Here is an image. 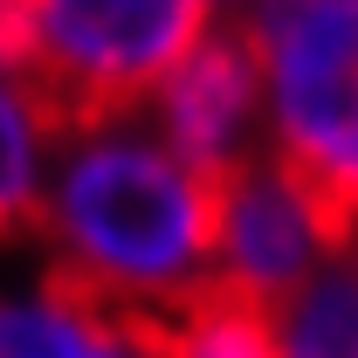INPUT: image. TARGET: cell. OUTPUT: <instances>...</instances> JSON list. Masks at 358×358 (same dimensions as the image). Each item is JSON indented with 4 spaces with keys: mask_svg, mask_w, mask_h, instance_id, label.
<instances>
[{
    "mask_svg": "<svg viewBox=\"0 0 358 358\" xmlns=\"http://www.w3.org/2000/svg\"><path fill=\"white\" fill-rule=\"evenodd\" d=\"M28 248L90 310L159 331L214 289V179L179 166L138 110L69 117Z\"/></svg>",
    "mask_w": 358,
    "mask_h": 358,
    "instance_id": "1",
    "label": "cell"
},
{
    "mask_svg": "<svg viewBox=\"0 0 358 358\" xmlns=\"http://www.w3.org/2000/svg\"><path fill=\"white\" fill-rule=\"evenodd\" d=\"M268 90V152L358 227V0L234 7Z\"/></svg>",
    "mask_w": 358,
    "mask_h": 358,
    "instance_id": "2",
    "label": "cell"
},
{
    "mask_svg": "<svg viewBox=\"0 0 358 358\" xmlns=\"http://www.w3.org/2000/svg\"><path fill=\"white\" fill-rule=\"evenodd\" d=\"M207 0H28V76L62 117H131L214 28Z\"/></svg>",
    "mask_w": 358,
    "mask_h": 358,
    "instance_id": "3",
    "label": "cell"
},
{
    "mask_svg": "<svg viewBox=\"0 0 358 358\" xmlns=\"http://www.w3.org/2000/svg\"><path fill=\"white\" fill-rule=\"evenodd\" d=\"M358 227L275 152L214 179V296L282 310Z\"/></svg>",
    "mask_w": 358,
    "mask_h": 358,
    "instance_id": "4",
    "label": "cell"
},
{
    "mask_svg": "<svg viewBox=\"0 0 358 358\" xmlns=\"http://www.w3.org/2000/svg\"><path fill=\"white\" fill-rule=\"evenodd\" d=\"M152 138L200 179H227L268 152V90L241 14H214V28L166 69V83L138 110Z\"/></svg>",
    "mask_w": 358,
    "mask_h": 358,
    "instance_id": "5",
    "label": "cell"
},
{
    "mask_svg": "<svg viewBox=\"0 0 358 358\" xmlns=\"http://www.w3.org/2000/svg\"><path fill=\"white\" fill-rule=\"evenodd\" d=\"M62 110L28 69L0 62V248L28 241L35 207H42L48 166H55V145H62Z\"/></svg>",
    "mask_w": 358,
    "mask_h": 358,
    "instance_id": "6",
    "label": "cell"
},
{
    "mask_svg": "<svg viewBox=\"0 0 358 358\" xmlns=\"http://www.w3.org/2000/svg\"><path fill=\"white\" fill-rule=\"evenodd\" d=\"M110 317L90 310L35 255L0 262V358H90Z\"/></svg>",
    "mask_w": 358,
    "mask_h": 358,
    "instance_id": "7",
    "label": "cell"
},
{
    "mask_svg": "<svg viewBox=\"0 0 358 358\" xmlns=\"http://www.w3.org/2000/svg\"><path fill=\"white\" fill-rule=\"evenodd\" d=\"M268 324L282 358H358V234L282 310H268Z\"/></svg>",
    "mask_w": 358,
    "mask_h": 358,
    "instance_id": "8",
    "label": "cell"
},
{
    "mask_svg": "<svg viewBox=\"0 0 358 358\" xmlns=\"http://www.w3.org/2000/svg\"><path fill=\"white\" fill-rule=\"evenodd\" d=\"M159 352L166 358H282L275 352V324L268 310H248L234 296H200L173 324H159Z\"/></svg>",
    "mask_w": 358,
    "mask_h": 358,
    "instance_id": "9",
    "label": "cell"
},
{
    "mask_svg": "<svg viewBox=\"0 0 358 358\" xmlns=\"http://www.w3.org/2000/svg\"><path fill=\"white\" fill-rule=\"evenodd\" d=\"M90 358H166V352H159V331H152V324H117V317H110Z\"/></svg>",
    "mask_w": 358,
    "mask_h": 358,
    "instance_id": "10",
    "label": "cell"
}]
</instances>
